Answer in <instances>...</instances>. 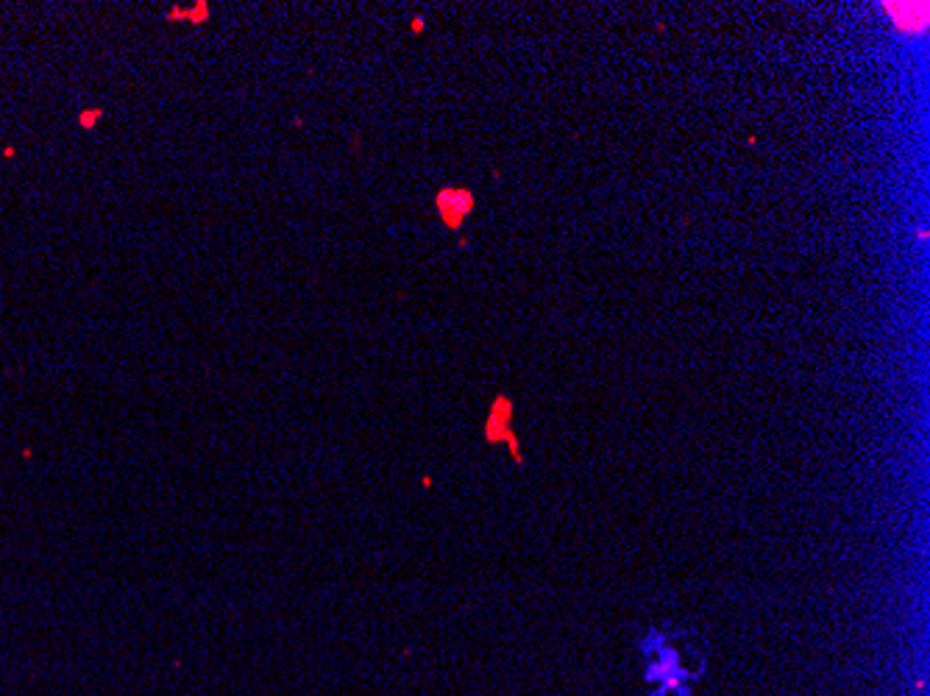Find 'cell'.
<instances>
[{
	"instance_id": "cell-1",
	"label": "cell",
	"mask_w": 930,
	"mask_h": 696,
	"mask_svg": "<svg viewBox=\"0 0 930 696\" xmlns=\"http://www.w3.org/2000/svg\"><path fill=\"white\" fill-rule=\"evenodd\" d=\"M677 638L680 632H672L669 627H649L638 638V652L644 660V683L655 688L649 696H694L691 683L705 674V669L685 666V652L674 646Z\"/></svg>"
},
{
	"instance_id": "cell-2",
	"label": "cell",
	"mask_w": 930,
	"mask_h": 696,
	"mask_svg": "<svg viewBox=\"0 0 930 696\" xmlns=\"http://www.w3.org/2000/svg\"><path fill=\"white\" fill-rule=\"evenodd\" d=\"M474 204H477V198L471 190H465V187H443L435 195V209H438V218L457 232L460 226L465 223V218L474 212Z\"/></svg>"
},
{
	"instance_id": "cell-3",
	"label": "cell",
	"mask_w": 930,
	"mask_h": 696,
	"mask_svg": "<svg viewBox=\"0 0 930 696\" xmlns=\"http://www.w3.org/2000/svg\"><path fill=\"white\" fill-rule=\"evenodd\" d=\"M883 12L903 37H925L928 34V3H883Z\"/></svg>"
},
{
	"instance_id": "cell-4",
	"label": "cell",
	"mask_w": 930,
	"mask_h": 696,
	"mask_svg": "<svg viewBox=\"0 0 930 696\" xmlns=\"http://www.w3.org/2000/svg\"><path fill=\"white\" fill-rule=\"evenodd\" d=\"M510 418H513V404L504 399V396H496V401H493L491 418H488V432H485V435H488V440H493V443H496V440H507V443H510V449H513V454H516V460L521 463L516 432L510 429Z\"/></svg>"
},
{
	"instance_id": "cell-5",
	"label": "cell",
	"mask_w": 930,
	"mask_h": 696,
	"mask_svg": "<svg viewBox=\"0 0 930 696\" xmlns=\"http://www.w3.org/2000/svg\"><path fill=\"white\" fill-rule=\"evenodd\" d=\"M209 3H193L190 9H184V6H173L165 17L168 20H184V23H193V26H201V23H207L209 20Z\"/></svg>"
},
{
	"instance_id": "cell-6",
	"label": "cell",
	"mask_w": 930,
	"mask_h": 696,
	"mask_svg": "<svg viewBox=\"0 0 930 696\" xmlns=\"http://www.w3.org/2000/svg\"><path fill=\"white\" fill-rule=\"evenodd\" d=\"M101 117H104V109H98V106H95V109H84V112L78 115V126H81V129H95Z\"/></svg>"
}]
</instances>
